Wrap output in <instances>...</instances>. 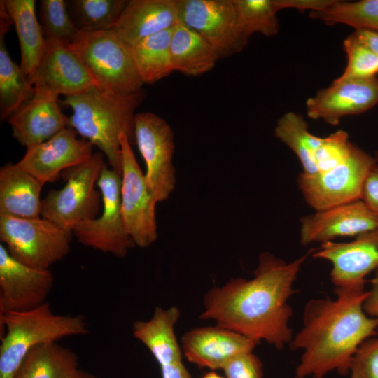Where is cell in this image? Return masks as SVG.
<instances>
[{"label": "cell", "instance_id": "6da1fadb", "mask_svg": "<svg viewBox=\"0 0 378 378\" xmlns=\"http://www.w3.org/2000/svg\"><path fill=\"white\" fill-rule=\"evenodd\" d=\"M314 249L290 262L270 252L262 253L253 277L232 279L204 296L200 318L237 332L258 344L265 341L277 349L289 344L293 337L289 326L293 315L288 304L295 293L294 284Z\"/></svg>", "mask_w": 378, "mask_h": 378}, {"label": "cell", "instance_id": "7a4b0ae2", "mask_svg": "<svg viewBox=\"0 0 378 378\" xmlns=\"http://www.w3.org/2000/svg\"><path fill=\"white\" fill-rule=\"evenodd\" d=\"M368 293L365 287L335 288V298L306 303L302 326L289 344L302 352L295 378H323L335 371L348 374L360 346L377 336L378 319L363 309Z\"/></svg>", "mask_w": 378, "mask_h": 378}, {"label": "cell", "instance_id": "3957f363", "mask_svg": "<svg viewBox=\"0 0 378 378\" xmlns=\"http://www.w3.org/2000/svg\"><path fill=\"white\" fill-rule=\"evenodd\" d=\"M143 99L141 90L118 94L93 87L65 97L62 103L73 110L69 127L96 146L106 157L110 167L121 175L120 136L127 135L131 144H135V111Z\"/></svg>", "mask_w": 378, "mask_h": 378}, {"label": "cell", "instance_id": "277c9868", "mask_svg": "<svg viewBox=\"0 0 378 378\" xmlns=\"http://www.w3.org/2000/svg\"><path fill=\"white\" fill-rule=\"evenodd\" d=\"M6 329L0 344V378H13L34 347L89 332L85 318L52 312L46 302L31 310L0 314Z\"/></svg>", "mask_w": 378, "mask_h": 378}, {"label": "cell", "instance_id": "5b68a950", "mask_svg": "<svg viewBox=\"0 0 378 378\" xmlns=\"http://www.w3.org/2000/svg\"><path fill=\"white\" fill-rule=\"evenodd\" d=\"M69 46L80 57L97 87L118 94L141 90L144 83L130 47L111 30L79 29Z\"/></svg>", "mask_w": 378, "mask_h": 378}, {"label": "cell", "instance_id": "8992f818", "mask_svg": "<svg viewBox=\"0 0 378 378\" xmlns=\"http://www.w3.org/2000/svg\"><path fill=\"white\" fill-rule=\"evenodd\" d=\"M104 155L95 153L88 161L64 171L65 186L42 199L41 216L71 234L78 223L96 218L102 195L95 186L106 164Z\"/></svg>", "mask_w": 378, "mask_h": 378}, {"label": "cell", "instance_id": "52a82bcc", "mask_svg": "<svg viewBox=\"0 0 378 378\" xmlns=\"http://www.w3.org/2000/svg\"><path fill=\"white\" fill-rule=\"evenodd\" d=\"M71 233L43 218L0 215V240L17 261L31 268L49 270L70 251Z\"/></svg>", "mask_w": 378, "mask_h": 378}, {"label": "cell", "instance_id": "ba28073f", "mask_svg": "<svg viewBox=\"0 0 378 378\" xmlns=\"http://www.w3.org/2000/svg\"><path fill=\"white\" fill-rule=\"evenodd\" d=\"M103 202L98 218L78 223L72 234L79 243L123 258L136 246L127 233L121 211V175L106 164L97 183Z\"/></svg>", "mask_w": 378, "mask_h": 378}, {"label": "cell", "instance_id": "9c48e42d", "mask_svg": "<svg viewBox=\"0 0 378 378\" xmlns=\"http://www.w3.org/2000/svg\"><path fill=\"white\" fill-rule=\"evenodd\" d=\"M374 162V156L355 145L348 159L335 167L314 175L301 172L299 189L315 211L360 200L365 179Z\"/></svg>", "mask_w": 378, "mask_h": 378}, {"label": "cell", "instance_id": "30bf717a", "mask_svg": "<svg viewBox=\"0 0 378 378\" xmlns=\"http://www.w3.org/2000/svg\"><path fill=\"white\" fill-rule=\"evenodd\" d=\"M121 145V211L125 229L136 246L146 248L158 239L157 202L125 134Z\"/></svg>", "mask_w": 378, "mask_h": 378}, {"label": "cell", "instance_id": "8fae6325", "mask_svg": "<svg viewBox=\"0 0 378 378\" xmlns=\"http://www.w3.org/2000/svg\"><path fill=\"white\" fill-rule=\"evenodd\" d=\"M179 22L197 33L220 59L241 52L248 38L233 0H178Z\"/></svg>", "mask_w": 378, "mask_h": 378}, {"label": "cell", "instance_id": "7c38bea8", "mask_svg": "<svg viewBox=\"0 0 378 378\" xmlns=\"http://www.w3.org/2000/svg\"><path fill=\"white\" fill-rule=\"evenodd\" d=\"M134 130L135 143L146 162L148 188L158 203L164 202L176 183L173 130L164 119L151 112L136 114Z\"/></svg>", "mask_w": 378, "mask_h": 378}, {"label": "cell", "instance_id": "4fadbf2b", "mask_svg": "<svg viewBox=\"0 0 378 378\" xmlns=\"http://www.w3.org/2000/svg\"><path fill=\"white\" fill-rule=\"evenodd\" d=\"M31 82L34 94L65 97L97 87L87 68L69 44L46 38L43 54Z\"/></svg>", "mask_w": 378, "mask_h": 378}, {"label": "cell", "instance_id": "5bb4252c", "mask_svg": "<svg viewBox=\"0 0 378 378\" xmlns=\"http://www.w3.org/2000/svg\"><path fill=\"white\" fill-rule=\"evenodd\" d=\"M312 255L331 262L335 288H364L367 276L378 269V226L351 241L321 244Z\"/></svg>", "mask_w": 378, "mask_h": 378}, {"label": "cell", "instance_id": "9a60e30c", "mask_svg": "<svg viewBox=\"0 0 378 378\" xmlns=\"http://www.w3.org/2000/svg\"><path fill=\"white\" fill-rule=\"evenodd\" d=\"M76 136L67 127L48 141L27 147L17 164L43 185L54 182L64 171L88 161L94 154L93 144Z\"/></svg>", "mask_w": 378, "mask_h": 378}, {"label": "cell", "instance_id": "2e32d148", "mask_svg": "<svg viewBox=\"0 0 378 378\" xmlns=\"http://www.w3.org/2000/svg\"><path fill=\"white\" fill-rule=\"evenodd\" d=\"M378 104V78H336L306 102L309 118L337 125L347 115L365 113Z\"/></svg>", "mask_w": 378, "mask_h": 378}, {"label": "cell", "instance_id": "e0dca14e", "mask_svg": "<svg viewBox=\"0 0 378 378\" xmlns=\"http://www.w3.org/2000/svg\"><path fill=\"white\" fill-rule=\"evenodd\" d=\"M54 277L50 270H38L15 260L0 245V314L31 310L46 302Z\"/></svg>", "mask_w": 378, "mask_h": 378}, {"label": "cell", "instance_id": "ac0fdd59", "mask_svg": "<svg viewBox=\"0 0 378 378\" xmlns=\"http://www.w3.org/2000/svg\"><path fill=\"white\" fill-rule=\"evenodd\" d=\"M300 241L303 246L357 237L378 226V216L361 200L315 211L300 218Z\"/></svg>", "mask_w": 378, "mask_h": 378}, {"label": "cell", "instance_id": "d6986e66", "mask_svg": "<svg viewBox=\"0 0 378 378\" xmlns=\"http://www.w3.org/2000/svg\"><path fill=\"white\" fill-rule=\"evenodd\" d=\"M183 356L202 368L221 369L232 358L253 351L257 343L230 329L216 326L192 329L181 337Z\"/></svg>", "mask_w": 378, "mask_h": 378}, {"label": "cell", "instance_id": "ffe728a7", "mask_svg": "<svg viewBox=\"0 0 378 378\" xmlns=\"http://www.w3.org/2000/svg\"><path fill=\"white\" fill-rule=\"evenodd\" d=\"M13 136L26 148L43 143L69 127V117L61 110L58 97L34 94L8 118Z\"/></svg>", "mask_w": 378, "mask_h": 378}, {"label": "cell", "instance_id": "44dd1931", "mask_svg": "<svg viewBox=\"0 0 378 378\" xmlns=\"http://www.w3.org/2000/svg\"><path fill=\"white\" fill-rule=\"evenodd\" d=\"M178 22V0H130L110 30L132 46Z\"/></svg>", "mask_w": 378, "mask_h": 378}, {"label": "cell", "instance_id": "7402d4cb", "mask_svg": "<svg viewBox=\"0 0 378 378\" xmlns=\"http://www.w3.org/2000/svg\"><path fill=\"white\" fill-rule=\"evenodd\" d=\"M43 184L17 163L0 169V215L20 218L41 216Z\"/></svg>", "mask_w": 378, "mask_h": 378}, {"label": "cell", "instance_id": "603a6c76", "mask_svg": "<svg viewBox=\"0 0 378 378\" xmlns=\"http://www.w3.org/2000/svg\"><path fill=\"white\" fill-rule=\"evenodd\" d=\"M179 316L176 307H156L150 319L133 325L134 336L149 349L160 367L182 361L183 350L174 332Z\"/></svg>", "mask_w": 378, "mask_h": 378}, {"label": "cell", "instance_id": "cb8c5ba5", "mask_svg": "<svg viewBox=\"0 0 378 378\" xmlns=\"http://www.w3.org/2000/svg\"><path fill=\"white\" fill-rule=\"evenodd\" d=\"M12 23L15 25L19 40L20 67L31 81L46 46L43 34L35 11L34 0H4Z\"/></svg>", "mask_w": 378, "mask_h": 378}, {"label": "cell", "instance_id": "d4e9b609", "mask_svg": "<svg viewBox=\"0 0 378 378\" xmlns=\"http://www.w3.org/2000/svg\"><path fill=\"white\" fill-rule=\"evenodd\" d=\"M0 111L7 119L34 95V88L20 66L15 63L5 44V36L12 21L4 8L0 9Z\"/></svg>", "mask_w": 378, "mask_h": 378}, {"label": "cell", "instance_id": "484cf974", "mask_svg": "<svg viewBox=\"0 0 378 378\" xmlns=\"http://www.w3.org/2000/svg\"><path fill=\"white\" fill-rule=\"evenodd\" d=\"M170 52L174 71L190 76L211 71L220 59L197 33L180 22L172 29Z\"/></svg>", "mask_w": 378, "mask_h": 378}, {"label": "cell", "instance_id": "4316f807", "mask_svg": "<svg viewBox=\"0 0 378 378\" xmlns=\"http://www.w3.org/2000/svg\"><path fill=\"white\" fill-rule=\"evenodd\" d=\"M78 368V358L57 342L38 345L23 359L13 378H66Z\"/></svg>", "mask_w": 378, "mask_h": 378}, {"label": "cell", "instance_id": "83f0119b", "mask_svg": "<svg viewBox=\"0 0 378 378\" xmlns=\"http://www.w3.org/2000/svg\"><path fill=\"white\" fill-rule=\"evenodd\" d=\"M172 29L155 34L130 46L144 84H153L174 71L170 52Z\"/></svg>", "mask_w": 378, "mask_h": 378}, {"label": "cell", "instance_id": "f1b7e54d", "mask_svg": "<svg viewBox=\"0 0 378 378\" xmlns=\"http://www.w3.org/2000/svg\"><path fill=\"white\" fill-rule=\"evenodd\" d=\"M274 135L298 157L306 175L316 174L315 156L323 137L312 134L304 118L296 113L284 114L274 127Z\"/></svg>", "mask_w": 378, "mask_h": 378}, {"label": "cell", "instance_id": "f546056e", "mask_svg": "<svg viewBox=\"0 0 378 378\" xmlns=\"http://www.w3.org/2000/svg\"><path fill=\"white\" fill-rule=\"evenodd\" d=\"M309 17L328 24H343L355 31L378 34V0L335 1L326 9L309 13Z\"/></svg>", "mask_w": 378, "mask_h": 378}, {"label": "cell", "instance_id": "4dcf8cb0", "mask_svg": "<svg viewBox=\"0 0 378 378\" xmlns=\"http://www.w3.org/2000/svg\"><path fill=\"white\" fill-rule=\"evenodd\" d=\"M237 18L244 34H260L270 37L279 31L275 0H233Z\"/></svg>", "mask_w": 378, "mask_h": 378}, {"label": "cell", "instance_id": "1f68e13d", "mask_svg": "<svg viewBox=\"0 0 378 378\" xmlns=\"http://www.w3.org/2000/svg\"><path fill=\"white\" fill-rule=\"evenodd\" d=\"M125 0H75L71 1L78 28L110 30L125 8Z\"/></svg>", "mask_w": 378, "mask_h": 378}, {"label": "cell", "instance_id": "d6a6232c", "mask_svg": "<svg viewBox=\"0 0 378 378\" xmlns=\"http://www.w3.org/2000/svg\"><path fill=\"white\" fill-rule=\"evenodd\" d=\"M347 58L340 78H371L378 74V55L354 32L343 41Z\"/></svg>", "mask_w": 378, "mask_h": 378}, {"label": "cell", "instance_id": "836d02e7", "mask_svg": "<svg viewBox=\"0 0 378 378\" xmlns=\"http://www.w3.org/2000/svg\"><path fill=\"white\" fill-rule=\"evenodd\" d=\"M39 16L46 38H53L69 44L79 29L68 12L63 0H42Z\"/></svg>", "mask_w": 378, "mask_h": 378}, {"label": "cell", "instance_id": "e575fe53", "mask_svg": "<svg viewBox=\"0 0 378 378\" xmlns=\"http://www.w3.org/2000/svg\"><path fill=\"white\" fill-rule=\"evenodd\" d=\"M349 378H378V337L365 340L354 355Z\"/></svg>", "mask_w": 378, "mask_h": 378}, {"label": "cell", "instance_id": "d590c367", "mask_svg": "<svg viewBox=\"0 0 378 378\" xmlns=\"http://www.w3.org/2000/svg\"><path fill=\"white\" fill-rule=\"evenodd\" d=\"M222 370L226 378H262L263 375L262 363L253 351L236 356Z\"/></svg>", "mask_w": 378, "mask_h": 378}, {"label": "cell", "instance_id": "8d00e7d4", "mask_svg": "<svg viewBox=\"0 0 378 378\" xmlns=\"http://www.w3.org/2000/svg\"><path fill=\"white\" fill-rule=\"evenodd\" d=\"M363 183L360 200L378 216V150Z\"/></svg>", "mask_w": 378, "mask_h": 378}, {"label": "cell", "instance_id": "74e56055", "mask_svg": "<svg viewBox=\"0 0 378 378\" xmlns=\"http://www.w3.org/2000/svg\"><path fill=\"white\" fill-rule=\"evenodd\" d=\"M335 0H275L279 10L285 8H295L300 11L311 12L321 11L330 5Z\"/></svg>", "mask_w": 378, "mask_h": 378}, {"label": "cell", "instance_id": "f35d334b", "mask_svg": "<svg viewBox=\"0 0 378 378\" xmlns=\"http://www.w3.org/2000/svg\"><path fill=\"white\" fill-rule=\"evenodd\" d=\"M374 272V276L370 281L371 288L363 302V309L369 316L378 319V269Z\"/></svg>", "mask_w": 378, "mask_h": 378}, {"label": "cell", "instance_id": "ab89813d", "mask_svg": "<svg viewBox=\"0 0 378 378\" xmlns=\"http://www.w3.org/2000/svg\"><path fill=\"white\" fill-rule=\"evenodd\" d=\"M160 370L162 378H192L182 361L161 366Z\"/></svg>", "mask_w": 378, "mask_h": 378}, {"label": "cell", "instance_id": "60d3db41", "mask_svg": "<svg viewBox=\"0 0 378 378\" xmlns=\"http://www.w3.org/2000/svg\"><path fill=\"white\" fill-rule=\"evenodd\" d=\"M354 32L378 55V34L368 31Z\"/></svg>", "mask_w": 378, "mask_h": 378}, {"label": "cell", "instance_id": "b9f144b4", "mask_svg": "<svg viewBox=\"0 0 378 378\" xmlns=\"http://www.w3.org/2000/svg\"><path fill=\"white\" fill-rule=\"evenodd\" d=\"M66 378H97L92 374L83 370L77 369Z\"/></svg>", "mask_w": 378, "mask_h": 378}, {"label": "cell", "instance_id": "7bdbcfd3", "mask_svg": "<svg viewBox=\"0 0 378 378\" xmlns=\"http://www.w3.org/2000/svg\"><path fill=\"white\" fill-rule=\"evenodd\" d=\"M202 378H226L223 377L215 372L211 371L206 373Z\"/></svg>", "mask_w": 378, "mask_h": 378}, {"label": "cell", "instance_id": "ee69618b", "mask_svg": "<svg viewBox=\"0 0 378 378\" xmlns=\"http://www.w3.org/2000/svg\"><path fill=\"white\" fill-rule=\"evenodd\" d=\"M377 336L378 337V329H377Z\"/></svg>", "mask_w": 378, "mask_h": 378}]
</instances>
